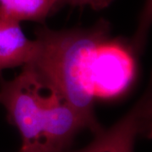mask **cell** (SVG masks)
<instances>
[{
  "mask_svg": "<svg viewBox=\"0 0 152 152\" xmlns=\"http://www.w3.org/2000/svg\"><path fill=\"white\" fill-rule=\"evenodd\" d=\"M35 34L38 51L31 64L86 128L94 133L99 130L94 113L92 63L97 47L108 38V22L101 20L88 29L39 27Z\"/></svg>",
  "mask_w": 152,
  "mask_h": 152,
  "instance_id": "cell-1",
  "label": "cell"
},
{
  "mask_svg": "<svg viewBox=\"0 0 152 152\" xmlns=\"http://www.w3.org/2000/svg\"><path fill=\"white\" fill-rule=\"evenodd\" d=\"M49 86L32 64L12 80H0V103L8 118L18 129L21 148H50L62 145L73 136L77 128V116Z\"/></svg>",
  "mask_w": 152,
  "mask_h": 152,
  "instance_id": "cell-2",
  "label": "cell"
},
{
  "mask_svg": "<svg viewBox=\"0 0 152 152\" xmlns=\"http://www.w3.org/2000/svg\"><path fill=\"white\" fill-rule=\"evenodd\" d=\"M135 75V60L123 42L107 38L96 50L92 85L96 98L110 99L124 93Z\"/></svg>",
  "mask_w": 152,
  "mask_h": 152,
  "instance_id": "cell-3",
  "label": "cell"
},
{
  "mask_svg": "<svg viewBox=\"0 0 152 152\" xmlns=\"http://www.w3.org/2000/svg\"><path fill=\"white\" fill-rule=\"evenodd\" d=\"M151 118V96L149 91L115 124L95 132L88 145L73 152H134L137 137L149 131Z\"/></svg>",
  "mask_w": 152,
  "mask_h": 152,
  "instance_id": "cell-4",
  "label": "cell"
},
{
  "mask_svg": "<svg viewBox=\"0 0 152 152\" xmlns=\"http://www.w3.org/2000/svg\"><path fill=\"white\" fill-rule=\"evenodd\" d=\"M37 51V40L26 37L20 22L0 16V72L32 63Z\"/></svg>",
  "mask_w": 152,
  "mask_h": 152,
  "instance_id": "cell-5",
  "label": "cell"
},
{
  "mask_svg": "<svg viewBox=\"0 0 152 152\" xmlns=\"http://www.w3.org/2000/svg\"><path fill=\"white\" fill-rule=\"evenodd\" d=\"M61 0H0V16L15 21L44 23Z\"/></svg>",
  "mask_w": 152,
  "mask_h": 152,
  "instance_id": "cell-6",
  "label": "cell"
},
{
  "mask_svg": "<svg viewBox=\"0 0 152 152\" xmlns=\"http://www.w3.org/2000/svg\"><path fill=\"white\" fill-rule=\"evenodd\" d=\"M113 0H61V4L72 6H89L95 10H100L107 8Z\"/></svg>",
  "mask_w": 152,
  "mask_h": 152,
  "instance_id": "cell-7",
  "label": "cell"
},
{
  "mask_svg": "<svg viewBox=\"0 0 152 152\" xmlns=\"http://www.w3.org/2000/svg\"><path fill=\"white\" fill-rule=\"evenodd\" d=\"M19 152H46L42 149L39 148H20Z\"/></svg>",
  "mask_w": 152,
  "mask_h": 152,
  "instance_id": "cell-8",
  "label": "cell"
}]
</instances>
